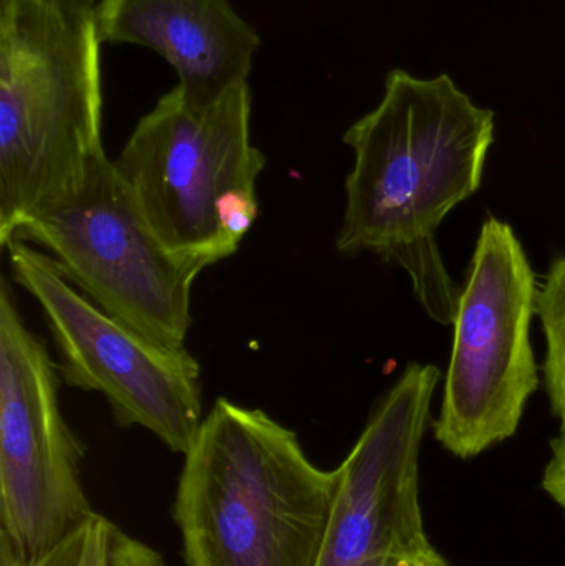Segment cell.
<instances>
[{
    "instance_id": "6da1fadb",
    "label": "cell",
    "mask_w": 565,
    "mask_h": 566,
    "mask_svg": "<svg viewBox=\"0 0 565 566\" xmlns=\"http://www.w3.org/2000/svg\"><path fill=\"white\" fill-rule=\"evenodd\" d=\"M494 113L474 105L450 75L391 70L377 108L345 132L354 168L345 179L342 255L368 252L407 272L415 298L453 325L463 285L437 244L441 222L483 182Z\"/></svg>"
},
{
    "instance_id": "7a4b0ae2",
    "label": "cell",
    "mask_w": 565,
    "mask_h": 566,
    "mask_svg": "<svg viewBox=\"0 0 565 566\" xmlns=\"http://www.w3.org/2000/svg\"><path fill=\"white\" fill-rule=\"evenodd\" d=\"M338 472L297 434L219 398L185 455L175 518L188 566H317Z\"/></svg>"
},
{
    "instance_id": "3957f363",
    "label": "cell",
    "mask_w": 565,
    "mask_h": 566,
    "mask_svg": "<svg viewBox=\"0 0 565 566\" xmlns=\"http://www.w3.org/2000/svg\"><path fill=\"white\" fill-rule=\"evenodd\" d=\"M95 10L0 0V245L105 158Z\"/></svg>"
},
{
    "instance_id": "277c9868",
    "label": "cell",
    "mask_w": 565,
    "mask_h": 566,
    "mask_svg": "<svg viewBox=\"0 0 565 566\" xmlns=\"http://www.w3.org/2000/svg\"><path fill=\"white\" fill-rule=\"evenodd\" d=\"M252 92L238 83L211 103L169 90L136 123L115 161L156 238L208 269L231 258L259 216L264 153L252 145Z\"/></svg>"
},
{
    "instance_id": "5b68a950",
    "label": "cell",
    "mask_w": 565,
    "mask_h": 566,
    "mask_svg": "<svg viewBox=\"0 0 565 566\" xmlns=\"http://www.w3.org/2000/svg\"><path fill=\"white\" fill-rule=\"evenodd\" d=\"M59 363L0 279V565L27 566L96 512L83 491V446L60 408Z\"/></svg>"
},
{
    "instance_id": "8992f818",
    "label": "cell",
    "mask_w": 565,
    "mask_h": 566,
    "mask_svg": "<svg viewBox=\"0 0 565 566\" xmlns=\"http://www.w3.org/2000/svg\"><path fill=\"white\" fill-rule=\"evenodd\" d=\"M537 283L513 228L490 218L481 228L454 316L435 439L471 459L513 438L540 369L531 345Z\"/></svg>"
},
{
    "instance_id": "52a82bcc",
    "label": "cell",
    "mask_w": 565,
    "mask_h": 566,
    "mask_svg": "<svg viewBox=\"0 0 565 566\" xmlns=\"http://www.w3.org/2000/svg\"><path fill=\"white\" fill-rule=\"evenodd\" d=\"M12 239L42 249L103 312L161 345L185 348L192 285L205 269L161 244L108 156Z\"/></svg>"
},
{
    "instance_id": "ba28073f",
    "label": "cell",
    "mask_w": 565,
    "mask_h": 566,
    "mask_svg": "<svg viewBox=\"0 0 565 566\" xmlns=\"http://www.w3.org/2000/svg\"><path fill=\"white\" fill-rule=\"evenodd\" d=\"M12 282L39 303L70 388L102 395L122 428L146 429L186 455L201 429V365L103 312L55 261L29 242H7Z\"/></svg>"
},
{
    "instance_id": "9c48e42d",
    "label": "cell",
    "mask_w": 565,
    "mask_h": 566,
    "mask_svg": "<svg viewBox=\"0 0 565 566\" xmlns=\"http://www.w3.org/2000/svg\"><path fill=\"white\" fill-rule=\"evenodd\" d=\"M438 366L410 363L337 468L338 488L317 566H387L428 542L420 449Z\"/></svg>"
},
{
    "instance_id": "30bf717a",
    "label": "cell",
    "mask_w": 565,
    "mask_h": 566,
    "mask_svg": "<svg viewBox=\"0 0 565 566\" xmlns=\"http://www.w3.org/2000/svg\"><path fill=\"white\" fill-rule=\"evenodd\" d=\"M100 40L166 60L191 102L211 103L248 82L261 36L231 0H100Z\"/></svg>"
},
{
    "instance_id": "8fae6325",
    "label": "cell",
    "mask_w": 565,
    "mask_h": 566,
    "mask_svg": "<svg viewBox=\"0 0 565 566\" xmlns=\"http://www.w3.org/2000/svg\"><path fill=\"white\" fill-rule=\"evenodd\" d=\"M536 315L546 338L544 386L551 411L565 419V258L551 264L543 283L537 285Z\"/></svg>"
},
{
    "instance_id": "7c38bea8",
    "label": "cell",
    "mask_w": 565,
    "mask_h": 566,
    "mask_svg": "<svg viewBox=\"0 0 565 566\" xmlns=\"http://www.w3.org/2000/svg\"><path fill=\"white\" fill-rule=\"evenodd\" d=\"M112 531V522L95 514L59 547L27 566H108Z\"/></svg>"
},
{
    "instance_id": "4fadbf2b",
    "label": "cell",
    "mask_w": 565,
    "mask_h": 566,
    "mask_svg": "<svg viewBox=\"0 0 565 566\" xmlns=\"http://www.w3.org/2000/svg\"><path fill=\"white\" fill-rule=\"evenodd\" d=\"M108 566H163V560L148 545L129 537L113 525Z\"/></svg>"
},
{
    "instance_id": "5bb4252c",
    "label": "cell",
    "mask_w": 565,
    "mask_h": 566,
    "mask_svg": "<svg viewBox=\"0 0 565 566\" xmlns=\"http://www.w3.org/2000/svg\"><path fill=\"white\" fill-rule=\"evenodd\" d=\"M543 489L565 515V419L561 421L559 434L551 442V459L544 469Z\"/></svg>"
},
{
    "instance_id": "9a60e30c",
    "label": "cell",
    "mask_w": 565,
    "mask_h": 566,
    "mask_svg": "<svg viewBox=\"0 0 565 566\" xmlns=\"http://www.w3.org/2000/svg\"><path fill=\"white\" fill-rule=\"evenodd\" d=\"M387 566H451L444 560L443 555L431 545V542L418 545L411 551L405 552L400 557L391 560Z\"/></svg>"
},
{
    "instance_id": "2e32d148",
    "label": "cell",
    "mask_w": 565,
    "mask_h": 566,
    "mask_svg": "<svg viewBox=\"0 0 565 566\" xmlns=\"http://www.w3.org/2000/svg\"><path fill=\"white\" fill-rule=\"evenodd\" d=\"M70 2L76 3V6L83 7V9L95 10L100 0H70Z\"/></svg>"
}]
</instances>
